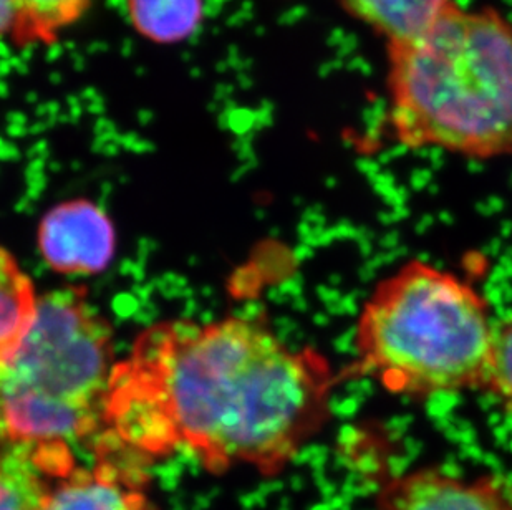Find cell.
Returning <instances> with one entry per match:
<instances>
[{
  "label": "cell",
  "instance_id": "obj_1",
  "mask_svg": "<svg viewBox=\"0 0 512 510\" xmlns=\"http://www.w3.org/2000/svg\"><path fill=\"white\" fill-rule=\"evenodd\" d=\"M257 318L153 323L116 361L98 438L145 462L184 451L208 471H284L324 428L342 381Z\"/></svg>",
  "mask_w": 512,
  "mask_h": 510
},
{
  "label": "cell",
  "instance_id": "obj_2",
  "mask_svg": "<svg viewBox=\"0 0 512 510\" xmlns=\"http://www.w3.org/2000/svg\"><path fill=\"white\" fill-rule=\"evenodd\" d=\"M388 95L405 148L512 154V22L453 2L420 34L388 44Z\"/></svg>",
  "mask_w": 512,
  "mask_h": 510
},
{
  "label": "cell",
  "instance_id": "obj_3",
  "mask_svg": "<svg viewBox=\"0 0 512 510\" xmlns=\"http://www.w3.org/2000/svg\"><path fill=\"white\" fill-rule=\"evenodd\" d=\"M494 327L478 290L430 262L408 260L362 305L347 375L410 398L483 390Z\"/></svg>",
  "mask_w": 512,
  "mask_h": 510
},
{
  "label": "cell",
  "instance_id": "obj_4",
  "mask_svg": "<svg viewBox=\"0 0 512 510\" xmlns=\"http://www.w3.org/2000/svg\"><path fill=\"white\" fill-rule=\"evenodd\" d=\"M115 363L112 325L85 290L39 295L34 323L0 375V448L102 433Z\"/></svg>",
  "mask_w": 512,
  "mask_h": 510
},
{
  "label": "cell",
  "instance_id": "obj_5",
  "mask_svg": "<svg viewBox=\"0 0 512 510\" xmlns=\"http://www.w3.org/2000/svg\"><path fill=\"white\" fill-rule=\"evenodd\" d=\"M92 466L70 467L55 477L44 510H160L146 491L141 462L95 441Z\"/></svg>",
  "mask_w": 512,
  "mask_h": 510
},
{
  "label": "cell",
  "instance_id": "obj_6",
  "mask_svg": "<svg viewBox=\"0 0 512 510\" xmlns=\"http://www.w3.org/2000/svg\"><path fill=\"white\" fill-rule=\"evenodd\" d=\"M39 251L45 264L58 274H100L115 257V226L97 203L65 201L42 217Z\"/></svg>",
  "mask_w": 512,
  "mask_h": 510
},
{
  "label": "cell",
  "instance_id": "obj_7",
  "mask_svg": "<svg viewBox=\"0 0 512 510\" xmlns=\"http://www.w3.org/2000/svg\"><path fill=\"white\" fill-rule=\"evenodd\" d=\"M377 510H512V502L491 477L461 479L425 467L388 481Z\"/></svg>",
  "mask_w": 512,
  "mask_h": 510
},
{
  "label": "cell",
  "instance_id": "obj_8",
  "mask_svg": "<svg viewBox=\"0 0 512 510\" xmlns=\"http://www.w3.org/2000/svg\"><path fill=\"white\" fill-rule=\"evenodd\" d=\"M75 464L70 444L0 448V510H44L55 477Z\"/></svg>",
  "mask_w": 512,
  "mask_h": 510
},
{
  "label": "cell",
  "instance_id": "obj_9",
  "mask_svg": "<svg viewBox=\"0 0 512 510\" xmlns=\"http://www.w3.org/2000/svg\"><path fill=\"white\" fill-rule=\"evenodd\" d=\"M39 305L29 274L0 246V375L27 337Z\"/></svg>",
  "mask_w": 512,
  "mask_h": 510
},
{
  "label": "cell",
  "instance_id": "obj_10",
  "mask_svg": "<svg viewBox=\"0 0 512 510\" xmlns=\"http://www.w3.org/2000/svg\"><path fill=\"white\" fill-rule=\"evenodd\" d=\"M126 17L136 35L153 45L183 44L204 22V0H125Z\"/></svg>",
  "mask_w": 512,
  "mask_h": 510
},
{
  "label": "cell",
  "instance_id": "obj_11",
  "mask_svg": "<svg viewBox=\"0 0 512 510\" xmlns=\"http://www.w3.org/2000/svg\"><path fill=\"white\" fill-rule=\"evenodd\" d=\"M348 14L375 32L388 44L410 39L425 30L453 0H337Z\"/></svg>",
  "mask_w": 512,
  "mask_h": 510
},
{
  "label": "cell",
  "instance_id": "obj_12",
  "mask_svg": "<svg viewBox=\"0 0 512 510\" xmlns=\"http://www.w3.org/2000/svg\"><path fill=\"white\" fill-rule=\"evenodd\" d=\"M95 0H14L17 49L52 47L92 9Z\"/></svg>",
  "mask_w": 512,
  "mask_h": 510
},
{
  "label": "cell",
  "instance_id": "obj_13",
  "mask_svg": "<svg viewBox=\"0 0 512 510\" xmlns=\"http://www.w3.org/2000/svg\"><path fill=\"white\" fill-rule=\"evenodd\" d=\"M483 390L512 409V312L494 327L493 350Z\"/></svg>",
  "mask_w": 512,
  "mask_h": 510
},
{
  "label": "cell",
  "instance_id": "obj_14",
  "mask_svg": "<svg viewBox=\"0 0 512 510\" xmlns=\"http://www.w3.org/2000/svg\"><path fill=\"white\" fill-rule=\"evenodd\" d=\"M15 4L14 0H0V42L12 40L15 30Z\"/></svg>",
  "mask_w": 512,
  "mask_h": 510
}]
</instances>
